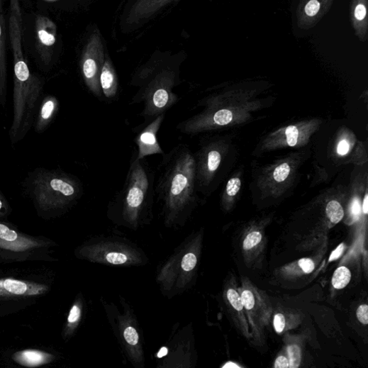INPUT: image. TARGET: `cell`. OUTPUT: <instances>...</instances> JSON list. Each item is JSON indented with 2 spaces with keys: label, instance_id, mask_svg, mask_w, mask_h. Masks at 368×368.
I'll list each match as a JSON object with an SVG mask.
<instances>
[{
  "label": "cell",
  "instance_id": "cell-1",
  "mask_svg": "<svg viewBox=\"0 0 368 368\" xmlns=\"http://www.w3.org/2000/svg\"><path fill=\"white\" fill-rule=\"evenodd\" d=\"M157 170L155 194L164 224L182 228L199 204L194 157L189 145L179 143L164 153Z\"/></svg>",
  "mask_w": 368,
  "mask_h": 368
},
{
  "label": "cell",
  "instance_id": "cell-2",
  "mask_svg": "<svg viewBox=\"0 0 368 368\" xmlns=\"http://www.w3.org/2000/svg\"><path fill=\"white\" fill-rule=\"evenodd\" d=\"M155 172L145 159H131L123 188L110 201L107 218L115 225L137 231L153 219Z\"/></svg>",
  "mask_w": 368,
  "mask_h": 368
},
{
  "label": "cell",
  "instance_id": "cell-3",
  "mask_svg": "<svg viewBox=\"0 0 368 368\" xmlns=\"http://www.w3.org/2000/svg\"><path fill=\"white\" fill-rule=\"evenodd\" d=\"M23 187L38 211L49 215L65 214L84 195L81 180L61 169L38 168L28 174Z\"/></svg>",
  "mask_w": 368,
  "mask_h": 368
},
{
  "label": "cell",
  "instance_id": "cell-4",
  "mask_svg": "<svg viewBox=\"0 0 368 368\" xmlns=\"http://www.w3.org/2000/svg\"><path fill=\"white\" fill-rule=\"evenodd\" d=\"M201 247V233H192L157 267L155 280L165 296L171 299L193 286Z\"/></svg>",
  "mask_w": 368,
  "mask_h": 368
},
{
  "label": "cell",
  "instance_id": "cell-5",
  "mask_svg": "<svg viewBox=\"0 0 368 368\" xmlns=\"http://www.w3.org/2000/svg\"><path fill=\"white\" fill-rule=\"evenodd\" d=\"M44 81L33 75L16 57L14 67L13 120L9 132L13 145L23 140L34 125L43 99Z\"/></svg>",
  "mask_w": 368,
  "mask_h": 368
},
{
  "label": "cell",
  "instance_id": "cell-6",
  "mask_svg": "<svg viewBox=\"0 0 368 368\" xmlns=\"http://www.w3.org/2000/svg\"><path fill=\"white\" fill-rule=\"evenodd\" d=\"M77 255L92 264L112 267H138L149 261L140 247L118 235L92 237L78 247Z\"/></svg>",
  "mask_w": 368,
  "mask_h": 368
},
{
  "label": "cell",
  "instance_id": "cell-7",
  "mask_svg": "<svg viewBox=\"0 0 368 368\" xmlns=\"http://www.w3.org/2000/svg\"><path fill=\"white\" fill-rule=\"evenodd\" d=\"M102 306L123 356L135 368H144V339L135 312L129 302L120 296V308L113 302L100 299Z\"/></svg>",
  "mask_w": 368,
  "mask_h": 368
},
{
  "label": "cell",
  "instance_id": "cell-8",
  "mask_svg": "<svg viewBox=\"0 0 368 368\" xmlns=\"http://www.w3.org/2000/svg\"><path fill=\"white\" fill-rule=\"evenodd\" d=\"M194 350L190 324L174 333L171 339L156 355L159 367H191L194 362Z\"/></svg>",
  "mask_w": 368,
  "mask_h": 368
},
{
  "label": "cell",
  "instance_id": "cell-9",
  "mask_svg": "<svg viewBox=\"0 0 368 368\" xmlns=\"http://www.w3.org/2000/svg\"><path fill=\"white\" fill-rule=\"evenodd\" d=\"M239 293L252 335L255 338H259L272 318L273 309L270 300L264 292L252 286L249 281L242 283Z\"/></svg>",
  "mask_w": 368,
  "mask_h": 368
},
{
  "label": "cell",
  "instance_id": "cell-10",
  "mask_svg": "<svg viewBox=\"0 0 368 368\" xmlns=\"http://www.w3.org/2000/svg\"><path fill=\"white\" fill-rule=\"evenodd\" d=\"M165 118L166 114L160 115L141 128L135 138V143L138 147L136 160H143L150 155L165 153L159 139H157V133H159Z\"/></svg>",
  "mask_w": 368,
  "mask_h": 368
},
{
  "label": "cell",
  "instance_id": "cell-11",
  "mask_svg": "<svg viewBox=\"0 0 368 368\" xmlns=\"http://www.w3.org/2000/svg\"><path fill=\"white\" fill-rule=\"evenodd\" d=\"M335 0H301L296 12L299 29L309 30L316 26L329 13Z\"/></svg>",
  "mask_w": 368,
  "mask_h": 368
},
{
  "label": "cell",
  "instance_id": "cell-12",
  "mask_svg": "<svg viewBox=\"0 0 368 368\" xmlns=\"http://www.w3.org/2000/svg\"><path fill=\"white\" fill-rule=\"evenodd\" d=\"M48 287L35 283L13 279H0V296H37L45 293Z\"/></svg>",
  "mask_w": 368,
  "mask_h": 368
},
{
  "label": "cell",
  "instance_id": "cell-13",
  "mask_svg": "<svg viewBox=\"0 0 368 368\" xmlns=\"http://www.w3.org/2000/svg\"><path fill=\"white\" fill-rule=\"evenodd\" d=\"M60 101L52 95L44 96L40 102L34 122L38 133H43L55 120L60 111Z\"/></svg>",
  "mask_w": 368,
  "mask_h": 368
},
{
  "label": "cell",
  "instance_id": "cell-14",
  "mask_svg": "<svg viewBox=\"0 0 368 368\" xmlns=\"http://www.w3.org/2000/svg\"><path fill=\"white\" fill-rule=\"evenodd\" d=\"M225 303L237 327L246 338H251L247 314L240 293L234 289H228L225 294Z\"/></svg>",
  "mask_w": 368,
  "mask_h": 368
},
{
  "label": "cell",
  "instance_id": "cell-15",
  "mask_svg": "<svg viewBox=\"0 0 368 368\" xmlns=\"http://www.w3.org/2000/svg\"><path fill=\"white\" fill-rule=\"evenodd\" d=\"M368 0H352L350 9V23L355 35L365 42L368 35Z\"/></svg>",
  "mask_w": 368,
  "mask_h": 368
},
{
  "label": "cell",
  "instance_id": "cell-16",
  "mask_svg": "<svg viewBox=\"0 0 368 368\" xmlns=\"http://www.w3.org/2000/svg\"><path fill=\"white\" fill-rule=\"evenodd\" d=\"M99 84L103 98L113 101L119 95V82L112 66L106 62L103 66L99 75Z\"/></svg>",
  "mask_w": 368,
  "mask_h": 368
},
{
  "label": "cell",
  "instance_id": "cell-17",
  "mask_svg": "<svg viewBox=\"0 0 368 368\" xmlns=\"http://www.w3.org/2000/svg\"><path fill=\"white\" fill-rule=\"evenodd\" d=\"M87 310V303L82 294L75 300L72 306L67 321L65 335L67 337L72 336L82 323L84 313Z\"/></svg>",
  "mask_w": 368,
  "mask_h": 368
},
{
  "label": "cell",
  "instance_id": "cell-18",
  "mask_svg": "<svg viewBox=\"0 0 368 368\" xmlns=\"http://www.w3.org/2000/svg\"><path fill=\"white\" fill-rule=\"evenodd\" d=\"M13 359L20 364L33 367L49 363L55 356L39 350H27L16 352Z\"/></svg>",
  "mask_w": 368,
  "mask_h": 368
},
{
  "label": "cell",
  "instance_id": "cell-19",
  "mask_svg": "<svg viewBox=\"0 0 368 368\" xmlns=\"http://www.w3.org/2000/svg\"><path fill=\"white\" fill-rule=\"evenodd\" d=\"M300 323V316L291 311L278 312L274 318V327L278 334L291 330Z\"/></svg>",
  "mask_w": 368,
  "mask_h": 368
},
{
  "label": "cell",
  "instance_id": "cell-20",
  "mask_svg": "<svg viewBox=\"0 0 368 368\" xmlns=\"http://www.w3.org/2000/svg\"><path fill=\"white\" fill-rule=\"evenodd\" d=\"M351 278L350 271L345 267H341L333 274L332 279L333 286L336 289H342L348 285Z\"/></svg>",
  "mask_w": 368,
  "mask_h": 368
},
{
  "label": "cell",
  "instance_id": "cell-21",
  "mask_svg": "<svg viewBox=\"0 0 368 368\" xmlns=\"http://www.w3.org/2000/svg\"><path fill=\"white\" fill-rule=\"evenodd\" d=\"M326 213L330 222L333 224L339 223L344 217V210L341 204L335 201H330L326 208Z\"/></svg>",
  "mask_w": 368,
  "mask_h": 368
},
{
  "label": "cell",
  "instance_id": "cell-22",
  "mask_svg": "<svg viewBox=\"0 0 368 368\" xmlns=\"http://www.w3.org/2000/svg\"><path fill=\"white\" fill-rule=\"evenodd\" d=\"M37 245V242L24 238H22L20 240L16 242H6L0 240V247L7 248L13 250H25Z\"/></svg>",
  "mask_w": 368,
  "mask_h": 368
},
{
  "label": "cell",
  "instance_id": "cell-23",
  "mask_svg": "<svg viewBox=\"0 0 368 368\" xmlns=\"http://www.w3.org/2000/svg\"><path fill=\"white\" fill-rule=\"evenodd\" d=\"M288 358L290 368H297L301 362V350L296 345H290L287 347Z\"/></svg>",
  "mask_w": 368,
  "mask_h": 368
},
{
  "label": "cell",
  "instance_id": "cell-24",
  "mask_svg": "<svg viewBox=\"0 0 368 368\" xmlns=\"http://www.w3.org/2000/svg\"><path fill=\"white\" fill-rule=\"evenodd\" d=\"M21 238H19L16 231L10 229L4 224H0V240L6 242H16L20 240Z\"/></svg>",
  "mask_w": 368,
  "mask_h": 368
},
{
  "label": "cell",
  "instance_id": "cell-25",
  "mask_svg": "<svg viewBox=\"0 0 368 368\" xmlns=\"http://www.w3.org/2000/svg\"><path fill=\"white\" fill-rule=\"evenodd\" d=\"M262 240V235L260 232L255 231L248 234L244 242L243 249L249 250L257 246Z\"/></svg>",
  "mask_w": 368,
  "mask_h": 368
},
{
  "label": "cell",
  "instance_id": "cell-26",
  "mask_svg": "<svg viewBox=\"0 0 368 368\" xmlns=\"http://www.w3.org/2000/svg\"><path fill=\"white\" fill-rule=\"evenodd\" d=\"M290 167L288 164L279 166L274 172V178L277 182H284L290 174Z\"/></svg>",
  "mask_w": 368,
  "mask_h": 368
},
{
  "label": "cell",
  "instance_id": "cell-27",
  "mask_svg": "<svg viewBox=\"0 0 368 368\" xmlns=\"http://www.w3.org/2000/svg\"><path fill=\"white\" fill-rule=\"evenodd\" d=\"M241 187V181L238 178L231 179L227 185L226 191L228 196H235Z\"/></svg>",
  "mask_w": 368,
  "mask_h": 368
},
{
  "label": "cell",
  "instance_id": "cell-28",
  "mask_svg": "<svg viewBox=\"0 0 368 368\" xmlns=\"http://www.w3.org/2000/svg\"><path fill=\"white\" fill-rule=\"evenodd\" d=\"M286 135L288 145L292 147L295 146L298 142V129L295 126H289L286 128Z\"/></svg>",
  "mask_w": 368,
  "mask_h": 368
},
{
  "label": "cell",
  "instance_id": "cell-29",
  "mask_svg": "<svg viewBox=\"0 0 368 368\" xmlns=\"http://www.w3.org/2000/svg\"><path fill=\"white\" fill-rule=\"evenodd\" d=\"M356 315L361 324L364 325L368 324V306L367 304L360 305L357 309Z\"/></svg>",
  "mask_w": 368,
  "mask_h": 368
},
{
  "label": "cell",
  "instance_id": "cell-30",
  "mask_svg": "<svg viewBox=\"0 0 368 368\" xmlns=\"http://www.w3.org/2000/svg\"><path fill=\"white\" fill-rule=\"evenodd\" d=\"M299 266L303 273L311 274L315 269L314 262L309 258H302L299 261Z\"/></svg>",
  "mask_w": 368,
  "mask_h": 368
},
{
  "label": "cell",
  "instance_id": "cell-31",
  "mask_svg": "<svg viewBox=\"0 0 368 368\" xmlns=\"http://www.w3.org/2000/svg\"><path fill=\"white\" fill-rule=\"evenodd\" d=\"M38 35L41 42L46 45H54L56 41L55 37L54 35L48 33L45 30H40Z\"/></svg>",
  "mask_w": 368,
  "mask_h": 368
},
{
  "label": "cell",
  "instance_id": "cell-32",
  "mask_svg": "<svg viewBox=\"0 0 368 368\" xmlns=\"http://www.w3.org/2000/svg\"><path fill=\"white\" fill-rule=\"evenodd\" d=\"M361 213V207L357 199L352 201L351 206V213L355 221H357Z\"/></svg>",
  "mask_w": 368,
  "mask_h": 368
},
{
  "label": "cell",
  "instance_id": "cell-33",
  "mask_svg": "<svg viewBox=\"0 0 368 368\" xmlns=\"http://www.w3.org/2000/svg\"><path fill=\"white\" fill-rule=\"evenodd\" d=\"M276 368H288L289 367V358L285 355L279 356L274 363Z\"/></svg>",
  "mask_w": 368,
  "mask_h": 368
},
{
  "label": "cell",
  "instance_id": "cell-34",
  "mask_svg": "<svg viewBox=\"0 0 368 368\" xmlns=\"http://www.w3.org/2000/svg\"><path fill=\"white\" fill-rule=\"evenodd\" d=\"M350 150V145L347 140H342L338 147V154L340 155H346Z\"/></svg>",
  "mask_w": 368,
  "mask_h": 368
},
{
  "label": "cell",
  "instance_id": "cell-35",
  "mask_svg": "<svg viewBox=\"0 0 368 368\" xmlns=\"http://www.w3.org/2000/svg\"><path fill=\"white\" fill-rule=\"evenodd\" d=\"M345 250V245L344 244L340 245L337 249L333 252L330 257V262H333L334 260H338L342 255Z\"/></svg>",
  "mask_w": 368,
  "mask_h": 368
},
{
  "label": "cell",
  "instance_id": "cell-36",
  "mask_svg": "<svg viewBox=\"0 0 368 368\" xmlns=\"http://www.w3.org/2000/svg\"><path fill=\"white\" fill-rule=\"evenodd\" d=\"M3 210H5V211L7 210V201L1 192H0V213H1Z\"/></svg>",
  "mask_w": 368,
  "mask_h": 368
},
{
  "label": "cell",
  "instance_id": "cell-37",
  "mask_svg": "<svg viewBox=\"0 0 368 368\" xmlns=\"http://www.w3.org/2000/svg\"><path fill=\"white\" fill-rule=\"evenodd\" d=\"M362 211L364 215H367L368 213V196H367V194H365L364 200H363Z\"/></svg>",
  "mask_w": 368,
  "mask_h": 368
},
{
  "label": "cell",
  "instance_id": "cell-38",
  "mask_svg": "<svg viewBox=\"0 0 368 368\" xmlns=\"http://www.w3.org/2000/svg\"><path fill=\"white\" fill-rule=\"evenodd\" d=\"M223 367H228V368L237 367V368H239L240 367L238 364L234 363L233 362H229L226 364H225L223 366Z\"/></svg>",
  "mask_w": 368,
  "mask_h": 368
},
{
  "label": "cell",
  "instance_id": "cell-39",
  "mask_svg": "<svg viewBox=\"0 0 368 368\" xmlns=\"http://www.w3.org/2000/svg\"><path fill=\"white\" fill-rule=\"evenodd\" d=\"M1 35H2V28H1V26H0V38H1Z\"/></svg>",
  "mask_w": 368,
  "mask_h": 368
}]
</instances>
